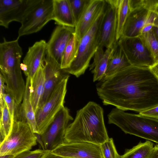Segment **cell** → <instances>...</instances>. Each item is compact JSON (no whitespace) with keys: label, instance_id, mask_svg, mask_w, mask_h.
Listing matches in <instances>:
<instances>
[{"label":"cell","instance_id":"6da1fadb","mask_svg":"<svg viewBox=\"0 0 158 158\" xmlns=\"http://www.w3.org/2000/svg\"><path fill=\"white\" fill-rule=\"evenodd\" d=\"M97 93L105 105L139 113L158 106V80L148 67L129 66L103 79Z\"/></svg>","mask_w":158,"mask_h":158},{"label":"cell","instance_id":"7a4b0ae2","mask_svg":"<svg viewBox=\"0 0 158 158\" xmlns=\"http://www.w3.org/2000/svg\"><path fill=\"white\" fill-rule=\"evenodd\" d=\"M109 138L102 108L90 101L77 111L75 119L67 127L63 143L81 142L100 145Z\"/></svg>","mask_w":158,"mask_h":158},{"label":"cell","instance_id":"3957f363","mask_svg":"<svg viewBox=\"0 0 158 158\" xmlns=\"http://www.w3.org/2000/svg\"><path fill=\"white\" fill-rule=\"evenodd\" d=\"M107 116L109 124L116 125L125 133L158 144V119L126 112L116 108L112 109Z\"/></svg>","mask_w":158,"mask_h":158},{"label":"cell","instance_id":"277c9868","mask_svg":"<svg viewBox=\"0 0 158 158\" xmlns=\"http://www.w3.org/2000/svg\"><path fill=\"white\" fill-rule=\"evenodd\" d=\"M19 39L18 37L15 40L7 41L4 38L0 44V73L7 89L10 91L19 90L25 85L20 67L23 52Z\"/></svg>","mask_w":158,"mask_h":158},{"label":"cell","instance_id":"5b68a950","mask_svg":"<svg viewBox=\"0 0 158 158\" xmlns=\"http://www.w3.org/2000/svg\"><path fill=\"white\" fill-rule=\"evenodd\" d=\"M104 11L89 30L80 40L76 57L69 68L63 69L65 73L78 77L83 74L89 66L90 61L99 47L100 29Z\"/></svg>","mask_w":158,"mask_h":158},{"label":"cell","instance_id":"8992f818","mask_svg":"<svg viewBox=\"0 0 158 158\" xmlns=\"http://www.w3.org/2000/svg\"><path fill=\"white\" fill-rule=\"evenodd\" d=\"M36 134L26 121H14L11 132L0 145V156H15L37 144Z\"/></svg>","mask_w":158,"mask_h":158},{"label":"cell","instance_id":"52a82bcc","mask_svg":"<svg viewBox=\"0 0 158 158\" xmlns=\"http://www.w3.org/2000/svg\"><path fill=\"white\" fill-rule=\"evenodd\" d=\"M69 76L67 73L55 87L44 104L35 113L38 134L43 135L64 106L67 85Z\"/></svg>","mask_w":158,"mask_h":158},{"label":"cell","instance_id":"ba28073f","mask_svg":"<svg viewBox=\"0 0 158 158\" xmlns=\"http://www.w3.org/2000/svg\"><path fill=\"white\" fill-rule=\"evenodd\" d=\"M53 10V0H36L21 23L18 37L40 31L52 20Z\"/></svg>","mask_w":158,"mask_h":158},{"label":"cell","instance_id":"9c48e42d","mask_svg":"<svg viewBox=\"0 0 158 158\" xmlns=\"http://www.w3.org/2000/svg\"><path fill=\"white\" fill-rule=\"evenodd\" d=\"M73 119L69 109L63 107L44 133L40 135L43 149L52 151L63 143L69 123Z\"/></svg>","mask_w":158,"mask_h":158},{"label":"cell","instance_id":"30bf717a","mask_svg":"<svg viewBox=\"0 0 158 158\" xmlns=\"http://www.w3.org/2000/svg\"><path fill=\"white\" fill-rule=\"evenodd\" d=\"M118 42L131 65L149 68L155 63L139 36H121Z\"/></svg>","mask_w":158,"mask_h":158},{"label":"cell","instance_id":"8fae6325","mask_svg":"<svg viewBox=\"0 0 158 158\" xmlns=\"http://www.w3.org/2000/svg\"><path fill=\"white\" fill-rule=\"evenodd\" d=\"M51 151L64 158H103L100 145L86 142L63 143Z\"/></svg>","mask_w":158,"mask_h":158},{"label":"cell","instance_id":"7c38bea8","mask_svg":"<svg viewBox=\"0 0 158 158\" xmlns=\"http://www.w3.org/2000/svg\"><path fill=\"white\" fill-rule=\"evenodd\" d=\"M106 5L102 23L99 46L112 48L117 41L116 10L114 0H106Z\"/></svg>","mask_w":158,"mask_h":158},{"label":"cell","instance_id":"4fadbf2b","mask_svg":"<svg viewBox=\"0 0 158 158\" xmlns=\"http://www.w3.org/2000/svg\"><path fill=\"white\" fill-rule=\"evenodd\" d=\"M36 0H0V25L7 28L10 23H21Z\"/></svg>","mask_w":158,"mask_h":158},{"label":"cell","instance_id":"5bb4252c","mask_svg":"<svg viewBox=\"0 0 158 158\" xmlns=\"http://www.w3.org/2000/svg\"><path fill=\"white\" fill-rule=\"evenodd\" d=\"M75 32V28L56 26L47 43L46 54L60 65L65 48Z\"/></svg>","mask_w":158,"mask_h":158},{"label":"cell","instance_id":"9a60e30c","mask_svg":"<svg viewBox=\"0 0 158 158\" xmlns=\"http://www.w3.org/2000/svg\"><path fill=\"white\" fill-rule=\"evenodd\" d=\"M41 65L44 73V88L38 108L44 104L55 87L67 74L61 68L60 64L46 54Z\"/></svg>","mask_w":158,"mask_h":158},{"label":"cell","instance_id":"2e32d148","mask_svg":"<svg viewBox=\"0 0 158 158\" xmlns=\"http://www.w3.org/2000/svg\"><path fill=\"white\" fill-rule=\"evenodd\" d=\"M106 0H91L75 27V34L80 40L89 30L104 11Z\"/></svg>","mask_w":158,"mask_h":158},{"label":"cell","instance_id":"e0dca14e","mask_svg":"<svg viewBox=\"0 0 158 158\" xmlns=\"http://www.w3.org/2000/svg\"><path fill=\"white\" fill-rule=\"evenodd\" d=\"M151 10L142 6L130 11L124 25L121 36L131 37L140 36Z\"/></svg>","mask_w":158,"mask_h":158},{"label":"cell","instance_id":"ac0fdd59","mask_svg":"<svg viewBox=\"0 0 158 158\" xmlns=\"http://www.w3.org/2000/svg\"><path fill=\"white\" fill-rule=\"evenodd\" d=\"M47 44L45 40H41L29 48L23 62L27 67L24 73L27 77L32 78L41 65L46 54Z\"/></svg>","mask_w":158,"mask_h":158},{"label":"cell","instance_id":"d6986e66","mask_svg":"<svg viewBox=\"0 0 158 158\" xmlns=\"http://www.w3.org/2000/svg\"><path fill=\"white\" fill-rule=\"evenodd\" d=\"M52 20L58 25L75 28L76 23L68 0H53Z\"/></svg>","mask_w":158,"mask_h":158},{"label":"cell","instance_id":"ffe728a7","mask_svg":"<svg viewBox=\"0 0 158 158\" xmlns=\"http://www.w3.org/2000/svg\"><path fill=\"white\" fill-rule=\"evenodd\" d=\"M131 65L118 41L113 48L103 79L110 77Z\"/></svg>","mask_w":158,"mask_h":158},{"label":"cell","instance_id":"44dd1931","mask_svg":"<svg viewBox=\"0 0 158 158\" xmlns=\"http://www.w3.org/2000/svg\"><path fill=\"white\" fill-rule=\"evenodd\" d=\"M103 48L99 46L93 56V62L89 66V70L93 74L94 82L103 78L113 48H106L105 51Z\"/></svg>","mask_w":158,"mask_h":158},{"label":"cell","instance_id":"7402d4cb","mask_svg":"<svg viewBox=\"0 0 158 158\" xmlns=\"http://www.w3.org/2000/svg\"><path fill=\"white\" fill-rule=\"evenodd\" d=\"M25 84V89L21 104L23 113L25 119L33 132L37 134L35 114L33 110L31 100L32 78L27 77Z\"/></svg>","mask_w":158,"mask_h":158},{"label":"cell","instance_id":"603a6c76","mask_svg":"<svg viewBox=\"0 0 158 158\" xmlns=\"http://www.w3.org/2000/svg\"><path fill=\"white\" fill-rule=\"evenodd\" d=\"M44 71L41 65L32 78L31 100L35 114L44 93Z\"/></svg>","mask_w":158,"mask_h":158},{"label":"cell","instance_id":"cb8c5ba5","mask_svg":"<svg viewBox=\"0 0 158 158\" xmlns=\"http://www.w3.org/2000/svg\"><path fill=\"white\" fill-rule=\"evenodd\" d=\"M114 2L116 10V40L117 41L122 35L123 27L130 10L129 0H114Z\"/></svg>","mask_w":158,"mask_h":158},{"label":"cell","instance_id":"d4e9b609","mask_svg":"<svg viewBox=\"0 0 158 158\" xmlns=\"http://www.w3.org/2000/svg\"><path fill=\"white\" fill-rule=\"evenodd\" d=\"M154 146V144L151 141H140L132 148L127 149L119 158H148Z\"/></svg>","mask_w":158,"mask_h":158},{"label":"cell","instance_id":"484cf974","mask_svg":"<svg viewBox=\"0 0 158 158\" xmlns=\"http://www.w3.org/2000/svg\"><path fill=\"white\" fill-rule=\"evenodd\" d=\"M79 43V40L75 32L69 41L63 53L60 64L62 69L69 68L76 57Z\"/></svg>","mask_w":158,"mask_h":158},{"label":"cell","instance_id":"4316f807","mask_svg":"<svg viewBox=\"0 0 158 158\" xmlns=\"http://www.w3.org/2000/svg\"><path fill=\"white\" fill-rule=\"evenodd\" d=\"M14 123L9 108L4 102L3 108L0 110V143L10 134L11 131Z\"/></svg>","mask_w":158,"mask_h":158},{"label":"cell","instance_id":"83f0119b","mask_svg":"<svg viewBox=\"0 0 158 158\" xmlns=\"http://www.w3.org/2000/svg\"><path fill=\"white\" fill-rule=\"evenodd\" d=\"M3 98L14 121H26L23 114L22 104H17L11 96L6 92L3 94Z\"/></svg>","mask_w":158,"mask_h":158},{"label":"cell","instance_id":"f1b7e54d","mask_svg":"<svg viewBox=\"0 0 158 158\" xmlns=\"http://www.w3.org/2000/svg\"><path fill=\"white\" fill-rule=\"evenodd\" d=\"M139 36L151 53L155 63L158 62V40L152 30Z\"/></svg>","mask_w":158,"mask_h":158},{"label":"cell","instance_id":"f546056e","mask_svg":"<svg viewBox=\"0 0 158 158\" xmlns=\"http://www.w3.org/2000/svg\"><path fill=\"white\" fill-rule=\"evenodd\" d=\"M90 0H68L74 17L76 25L79 20Z\"/></svg>","mask_w":158,"mask_h":158},{"label":"cell","instance_id":"4dcf8cb0","mask_svg":"<svg viewBox=\"0 0 158 158\" xmlns=\"http://www.w3.org/2000/svg\"><path fill=\"white\" fill-rule=\"evenodd\" d=\"M103 158H119L112 138H109L100 145Z\"/></svg>","mask_w":158,"mask_h":158},{"label":"cell","instance_id":"1f68e13d","mask_svg":"<svg viewBox=\"0 0 158 158\" xmlns=\"http://www.w3.org/2000/svg\"><path fill=\"white\" fill-rule=\"evenodd\" d=\"M47 151L43 149L27 151L15 155L14 158H41Z\"/></svg>","mask_w":158,"mask_h":158},{"label":"cell","instance_id":"d6a6232c","mask_svg":"<svg viewBox=\"0 0 158 158\" xmlns=\"http://www.w3.org/2000/svg\"><path fill=\"white\" fill-rule=\"evenodd\" d=\"M6 92V85L2 75L0 74V110L4 106L5 101L3 98V94Z\"/></svg>","mask_w":158,"mask_h":158},{"label":"cell","instance_id":"836d02e7","mask_svg":"<svg viewBox=\"0 0 158 158\" xmlns=\"http://www.w3.org/2000/svg\"><path fill=\"white\" fill-rule=\"evenodd\" d=\"M139 114L158 119V106L140 112Z\"/></svg>","mask_w":158,"mask_h":158},{"label":"cell","instance_id":"e575fe53","mask_svg":"<svg viewBox=\"0 0 158 158\" xmlns=\"http://www.w3.org/2000/svg\"><path fill=\"white\" fill-rule=\"evenodd\" d=\"M149 68L158 80V62L155 63Z\"/></svg>","mask_w":158,"mask_h":158},{"label":"cell","instance_id":"d590c367","mask_svg":"<svg viewBox=\"0 0 158 158\" xmlns=\"http://www.w3.org/2000/svg\"><path fill=\"white\" fill-rule=\"evenodd\" d=\"M51 151L48 150L41 158H64L52 153Z\"/></svg>","mask_w":158,"mask_h":158},{"label":"cell","instance_id":"8d00e7d4","mask_svg":"<svg viewBox=\"0 0 158 158\" xmlns=\"http://www.w3.org/2000/svg\"><path fill=\"white\" fill-rule=\"evenodd\" d=\"M148 158H158V144L154 145Z\"/></svg>","mask_w":158,"mask_h":158},{"label":"cell","instance_id":"74e56055","mask_svg":"<svg viewBox=\"0 0 158 158\" xmlns=\"http://www.w3.org/2000/svg\"><path fill=\"white\" fill-rule=\"evenodd\" d=\"M152 30L158 40V27H153Z\"/></svg>","mask_w":158,"mask_h":158},{"label":"cell","instance_id":"f35d334b","mask_svg":"<svg viewBox=\"0 0 158 158\" xmlns=\"http://www.w3.org/2000/svg\"><path fill=\"white\" fill-rule=\"evenodd\" d=\"M15 156L12 155H6L0 156V158H14Z\"/></svg>","mask_w":158,"mask_h":158}]
</instances>
